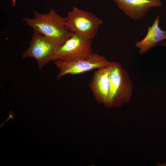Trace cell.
Masks as SVG:
<instances>
[{"label":"cell","instance_id":"6da1fadb","mask_svg":"<svg viewBox=\"0 0 166 166\" xmlns=\"http://www.w3.org/2000/svg\"><path fill=\"white\" fill-rule=\"evenodd\" d=\"M33 18L23 19L28 26L55 42L59 46L70 38L73 33L69 31L63 18L51 9L46 14H40L34 11Z\"/></svg>","mask_w":166,"mask_h":166},{"label":"cell","instance_id":"9c48e42d","mask_svg":"<svg viewBox=\"0 0 166 166\" xmlns=\"http://www.w3.org/2000/svg\"><path fill=\"white\" fill-rule=\"evenodd\" d=\"M160 17L158 15L155 19L152 25L148 27L145 37L136 43L135 46L139 49L140 54H144L166 39V30H162L159 26Z\"/></svg>","mask_w":166,"mask_h":166},{"label":"cell","instance_id":"7c38bea8","mask_svg":"<svg viewBox=\"0 0 166 166\" xmlns=\"http://www.w3.org/2000/svg\"><path fill=\"white\" fill-rule=\"evenodd\" d=\"M11 3L12 6L13 7L16 4V0H11Z\"/></svg>","mask_w":166,"mask_h":166},{"label":"cell","instance_id":"7a4b0ae2","mask_svg":"<svg viewBox=\"0 0 166 166\" xmlns=\"http://www.w3.org/2000/svg\"><path fill=\"white\" fill-rule=\"evenodd\" d=\"M110 88L106 107H119L127 103L132 95L133 85L120 63L111 61L109 65Z\"/></svg>","mask_w":166,"mask_h":166},{"label":"cell","instance_id":"277c9868","mask_svg":"<svg viewBox=\"0 0 166 166\" xmlns=\"http://www.w3.org/2000/svg\"><path fill=\"white\" fill-rule=\"evenodd\" d=\"M111 62L104 56L93 52L72 61L57 60L54 61V64L59 69L57 76L59 79L67 74L76 75L106 67Z\"/></svg>","mask_w":166,"mask_h":166},{"label":"cell","instance_id":"8992f818","mask_svg":"<svg viewBox=\"0 0 166 166\" xmlns=\"http://www.w3.org/2000/svg\"><path fill=\"white\" fill-rule=\"evenodd\" d=\"M92 40L73 33L72 36L57 49L52 61H72L93 53Z\"/></svg>","mask_w":166,"mask_h":166},{"label":"cell","instance_id":"5b68a950","mask_svg":"<svg viewBox=\"0 0 166 166\" xmlns=\"http://www.w3.org/2000/svg\"><path fill=\"white\" fill-rule=\"evenodd\" d=\"M59 47L52 40L34 31L30 45L23 53L22 57L34 58L37 61L39 68L41 69L52 61Z\"/></svg>","mask_w":166,"mask_h":166},{"label":"cell","instance_id":"52a82bcc","mask_svg":"<svg viewBox=\"0 0 166 166\" xmlns=\"http://www.w3.org/2000/svg\"><path fill=\"white\" fill-rule=\"evenodd\" d=\"M109 65L97 69L94 72L89 85L97 102L105 107L108 103L110 88Z\"/></svg>","mask_w":166,"mask_h":166},{"label":"cell","instance_id":"ba28073f","mask_svg":"<svg viewBox=\"0 0 166 166\" xmlns=\"http://www.w3.org/2000/svg\"><path fill=\"white\" fill-rule=\"evenodd\" d=\"M118 7L134 20L140 19L152 7L161 6L160 0H114Z\"/></svg>","mask_w":166,"mask_h":166},{"label":"cell","instance_id":"30bf717a","mask_svg":"<svg viewBox=\"0 0 166 166\" xmlns=\"http://www.w3.org/2000/svg\"><path fill=\"white\" fill-rule=\"evenodd\" d=\"M15 115L14 113L11 111H10L9 113V116L0 125V127H1L6 122L10 120H12L14 119Z\"/></svg>","mask_w":166,"mask_h":166},{"label":"cell","instance_id":"3957f363","mask_svg":"<svg viewBox=\"0 0 166 166\" xmlns=\"http://www.w3.org/2000/svg\"><path fill=\"white\" fill-rule=\"evenodd\" d=\"M66 25L71 32L92 40L98 32L103 21L94 14L74 7L69 12Z\"/></svg>","mask_w":166,"mask_h":166},{"label":"cell","instance_id":"8fae6325","mask_svg":"<svg viewBox=\"0 0 166 166\" xmlns=\"http://www.w3.org/2000/svg\"><path fill=\"white\" fill-rule=\"evenodd\" d=\"M157 45L162 46L166 48V40H164L160 42L157 44Z\"/></svg>","mask_w":166,"mask_h":166}]
</instances>
